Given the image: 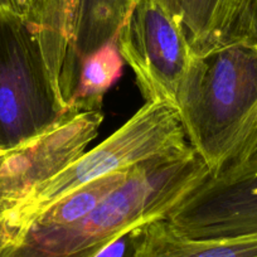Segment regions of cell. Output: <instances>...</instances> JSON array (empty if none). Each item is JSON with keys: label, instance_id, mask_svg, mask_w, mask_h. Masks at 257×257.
Wrapping results in <instances>:
<instances>
[{"label": "cell", "instance_id": "1", "mask_svg": "<svg viewBox=\"0 0 257 257\" xmlns=\"http://www.w3.org/2000/svg\"><path fill=\"white\" fill-rule=\"evenodd\" d=\"M208 175L190 145L153 158L133 167L126 182L83 218L13 232L0 257H95L126 229L165 218Z\"/></svg>", "mask_w": 257, "mask_h": 257}, {"label": "cell", "instance_id": "2", "mask_svg": "<svg viewBox=\"0 0 257 257\" xmlns=\"http://www.w3.org/2000/svg\"><path fill=\"white\" fill-rule=\"evenodd\" d=\"M189 145L217 174L237 154L257 113V46L221 44L194 54L178 101Z\"/></svg>", "mask_w": 257, "mask_h": 257}, {"label": "cell", "instance_id": "3", "mask_svg": "<svg viewBox=\"0 0 257 257\" xmlns=\"http://www.w3.org/2000/svg\"><path fill=\"white\" fill-rule=\"evenodd\" d=\"M188 147L179 111L168 103L147 102L98 147L38 185L3 217L16 232L90 182Z\"/></svg>", "mask_w": 257, "mask_h": 257}, {"label": "cell", "instance_id": "4", "mask_svg": "<svg viewBox=\"0 0 257 257\" xmlns=\"http://www.w3.org/2000/svg\"><path fill=\"white\" fill-rule=\"evenodd\" d=\"M71 112L57 93L31 22L0 18V149L39 137Z\"/></svg>", "mask_w": 257, "mask_h": 257}, {"label": "cell", "instance_id": "5", "mask_svg": "<svg viewBox=\"0 0 257 257\" xmlns=\"http://www.w3.org/2000/svg\"><path fill=\"white\" fill-rule=\"evenodd\" d=\"M135 0H38L31 24L62 103L72 108L83 59L117 37Z\"/></svg>", "mask_w": 257, "mask_h": 257}, {"label": "cell", "instance_id": "6", "mask_svg": "<svg viewBox=\"0 0 257 257\" xmlns=\"http://www.w3.org/2000/svg\"><path fill=\"white\" fill-rule=\"evenodd\" d=\"M116 42L145 101L178 110L194 52L177 9L168 0H135Z\"/></svg>", "mask_w": 257, "mask_h": 257}, {"label": "cell", "instance_id": "7", "mask_svg": "<svg viewBox=\"0 0 257 257\" xmlns=\"http://www.w3.org/2000/svg\"><path fill=\"white\" fill-rule=\"evenodd\" d=\"M165 221L188 238L257 236V158L209 174L168 213Z\"/></svg>", "mask_w": 257, "mask_h": 257}, {"label": "cell", "instance_id": "8", "mask_svg": "<svg viewBox=\"0 0 257 257\" xmlns=\"http://www.w3.org/2000/svg\"><path fill=\"white\" fill-rule=\"evenodd\" d=\"M101 110L73 111L39 137L0 149V214L77 160L97 137Z\"/></svg>", "mask_w": 257, "mask_h": 257}, {"label": "cell", "instance_id": "9", "mask_svg": "<svg viewBox=\"0 0 257 257\" xmlns=\"http://www.w3.org/2000/svg\"><path fill=\"white\" fill-rule=\"evenodd\" d=\"M135 257H257V236L188 238L173 231L163 218L148 224Z\"/></svg>", "mask_w": 257, "mask_h": 257}, {"label": "cell", "instance_id": "10", "mask_svg": "<svg viewBox=\"0 0 257 257\" xmlns=\"http://www.w3.org/2000/svg\"><path fill=\"white\" fill-rule=\"evenodd\" d=\"M180 14L194 54L216 48L228 33L242 0H168Z\"/></svg>", "mask_w": 257, "mask_h": 257}, {"label": "cell", "instance_id": "11", "mask_svg": "<svg viewBox=\"0 0 257 257\" xmlns=\"http://www.w3.org/2000/svg\"><path fill=\"white\" fill-rule=\"evenodd\" d=\"M123 59L116 39L88 54L81 64L72 106L77 111L101 110L105 93L120 80Z\"/></svg>", "mask_w": 257, "mask_h": 257}, {"label": "cell", "instance_id": "12", "mask_svg": "<svg viewBox=\"0 0 257 257\" xmlns=\"http://www.w3.org/2000/svg\"><path fill=\"white\" fill-rule=\"evenodd\" d=\"M130 169L112 173L73 190L68 196L59 199L53 206L49 207L46 212L39 214L31 223H38L43 226H62L83 218L92 209H95L108 194H111L113 190L126 182Z\"/></svg>", "mask_w": 257, "mask_h": 257}, {"label": "cell", "instance_id": "13", "mask_svg": "<svg viewBox=\"0 0 257 257\" xmlns=\"http://www.w3.org/2000/svg\"><path fill=\"white\" fill-rule=\"evenodd\" d=\"M229 42H246L257 46V0L241 2L236 19L222 44Z\"/></svg>", "mask_w": 257, "mask_h": 257}, {"label": "cell", "instance_id": "14", "mask_svg": "<svg viewBox=\"0 0 257 257\" xmlns=\"http://www.w3.org/2000/svg\"><path fill=\"white\" fill-rule=\"evenodd\" d=\"M148 224H138L126 229L103 247L95 257H135L145 238Z\"/></svg>", "mask_w": 257, "mask_h": 257}, {"label": "cell", "instance_id": "15", "mask_svg": "<svg viewBox=\"0 0 257 257\" xmlns=\"http://www.w3.org/2000/svg\"><path fill=\"white\" fill-rule=\"evenodd\" d=\"M256 155H257V113H256V117H254L253 125H252V128H251V132H249L248 137L246 138V140H244L242 147L238 149L237 154L234 155L233 159H232L227 165L234 164V163L244 162V160L249 159V158L252 157H256Z\"/></svg>", "mask_w": 257, "mask_h": 257}, {"label": "cell", "instance_id": "16", "mask_svg": "<svg viewBox=\"0 0 257 257\" xmlns=\"http://www.w3.org/2000/svg\"><path fill=\"white\" fill-rule=\"evenodd\" d=\"M12 236H13V232L9 228L6 218L0 214V254L3 253L4 248L12 239Z\"/></svg>", "mask_w": 257, "mask_h": 257}, {"label": "cell", "instance_id": "17", "mask_svg": "<svg viewBox=\"0 0 257 257\" xmlns=\"http://www.w3.org/2000/svg\"><path fill=\"white\" fill-rule=\"evenodd\" d=\"M0 18H16L12 14L8 0H0Z\"/></svg>", "mask_w": 257, "mask_h": 257}, {"label": "cell", "instance_id": "18", "mask_svg": "<svg viewBox=\"0 0 257 257\" xmlns=\"http://www.w3.org/2000/svg\"><path fill=\"white\" fill-rule=\"evenodd\" d=\"M252 158H257V155H256V157H252Z\"/></svg>", "mask_w": 257, "mask_h": 257}]
</instances>
